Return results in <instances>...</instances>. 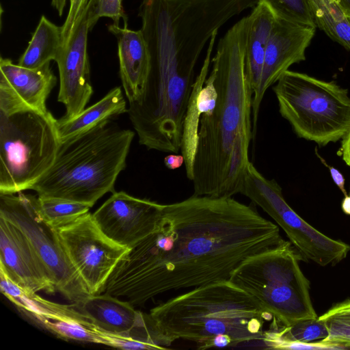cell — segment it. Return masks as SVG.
<instances>
[{
	"label": "cell",
	"mask_w": 350,
	"mask_h": 350,
	"mask_svg": "<svg viewBox=\"0 0 350 350\" xmlns=\"http://www.w3.org/2000/svg\"><path fill=\"white\" fill-rule=\"evenodd\" d=\"M319 319L328 331L327 336L319 342L329 349L350 347V299L335 304Z\"/></svg>",
	"instance_id": "cell-26"
},
{
	"label": "cell",
	"mask_w": 350,
	"mask_h": 350,
	"mask_svg": "<svg viewBox=\"0 0 350 350\" xmlns=\"http://www.w3.org/2000/svg\"><path fill=\"white\" fill-rule=\"evenodd\" d=\"M134 136L108 120L60 141L53 165L29 189L39 197L93 206L105 194L114 192Z\"/></svg>",
	"instance_id": "cell-5"
},
{
	"label": "cell",
	"mask_w": 350,
	"mask_h": 350,
	"mask_svg": "<svg viewBox=\"0 0 350 350\" xmlns=\"http://www.w3.org/2000/svg\"><path fill=\"white\" fill-rule=\"evenodd\" d=\"M36 322L64 339L105 345V331L98 328L92 322L50 319H42Z\"/></svg>",
	"instance_id": "cell-27"
},
{
	"label": "cell",
	"mask_w": 350,
	"mask_h": 350,
	"mask_svg": "<svg viewBox=\"0 0 350 350\" xmlns=\"http://www.w3.org/2000/svg\"><path fill=\"white\" fill-rule=\"evenodd\" d=\"M301 256L288 241L242 262L229 281L250 295L273 319L284 325L318 317Z\"/></svg>",
	"instance_id": "cell-6"
},
{
	"label": "cell",
	"mask_w": 350,
	"mask_h": 350,
	"mask_svg": "<svg viewBox=\"0 0 350 350\" xmlns=\"http://www.w3.org/2000/svg\"><path fill=\"white\" fill-rule=\"evenodd\" d=\"M261 1L269 7L275 16L294 23L316 27L308 0Z\"/></svg>",
	"instance_id": "cell-29"
},
{
	"label": "cell",
	"mask_w": 350,
	"mask_h": 350,
	"mask_svg": "<svg viewBox=\"0 0 350 350\" xmlns=\"http://www.w3.org/2000/svg\"><path fill=\"white\" fill-rule=\"evenodd\" d=\"M241 194L267 213L286 233L303 260L323 267L346 258L350 245L324 234L301 218L286 202L280 185L267 179L250 162Z\"/></svg>",
	"instance_id": "cell-9"
},
{
	"label": "cell",
	"mask_w": 350,
	"mask_h": 350,
	"mask_svg": "<svg viewBox=\"0 0 350 350\" xmlns=\"http://www.w3.org/2000/svg\"><path fill=\"white\" fill-rule=\"evenodd\" d=\"M284 241L253 203L192 195L163 204L157 229L123 256L103 293L142 305L172 290L229 281L245 260Z\"/></svg>",
	"instance_id": "cell-1"
},
{
	"label": "cell",
	"mask_w": 350,
	"mask_h": 350,
	"mask_svg": "<svg viewBox=\"0 0 350 350\" xmlns=\"http://www.w3.org/2000/svg\"><path fill=\"white\" fill-rule=\"evenodd\" d=\"M89 26L91 30L101 17L110 18L113 25L119 26L122 18L124 27H127V16L122 7V0H90Z\"/></svg>",
	"instance_id": "cell-30"
},
{
	"label": "cell",
	"mask_w": 350,
	"mask_h": 350,
	"mask_svg": "<svg viewBox=\"0 0 350 350\" xmlns=\"http://www.w3.org/2000/svg\"><path fill=\"white\" fill-rule=\"evenodd\" d=\"M350 21V0H335Z\"/></svg>",
	"instance_id": "cell-35"
},
{
	"label": "cell",
	"mask_w": 350,
	"mask_h": 350,
	"mask_svg": "<svg viewBox=\"0 0 350 350\" xmlns=\"http://www.w3.org/2000/svg\"><path fill=\"white\" fill-rule=\"evenodd\" d=\"M63 46L62 27L42 15L31 39L18 64L27 68H38L55 61Z\"/></svg>",
	"instance_id": "cell-24"
},
{
	"label": "cell",
	"mask_w": 350,
	"mask_h": 350,
	"mask_svg": "<svg viewBox=\"0 0 350 350\" xmlns=\"http://www.w3.org/2000/svg\"><path fill=\"white\" fill-rule=\"evenodd\" d=\"M273 90L280 115L300 138L324 146L342 139L350 129V96L334 81L288 70Z\"/></svg>",
	"instance_id": "cell-7"
},
{
	"label": "cell",
	"mask_w": 350,
	"mask_h": 350,
	"mask_svg": "<svg viewBox=\"0 0 350 350\" xmlns=\"http://www.w3.org/2000/svg\"><path fill=\"white\" fill-rule=\"evenodd\" d=\"M349 195H350V192H349ZM349 215H350V214H349Z\"/></svg>",
	"instance_id": "cell-36"
},
{
	"label": "cell",
	"mask_w": 350,
	"mask_h": 350,
	"mask_svg": "<svg viewBox=\"0 0 350 350\" xmlns=\"http://www.w3.org/2000/svg\"><path fill=\"white\" fill-rule=\"evenodd\" d=\"M74 307L98 328L131 337L148 346L161 349L163 337L150 314L136 310L129 301L107 293L89 295Z\"/></svg>",
	"instance_id": "cell-13"
},
{
	"label": "cell",
	"mask_w": 350,
	"mask_h": 350,
	"mask_svg": "<svg viewBox=\"0 0 350 350\" xmlns=\"http://www.w3.org/2000/svg\"><path fill=\"white\" fill-rule=\"evenodd\" d=\"M157 327L174 341L195 342L199 349L228 336L232 347L260 344L264 324L273 317L247 293L230 281L195 287L168 299L150 311Z\"/></svg>",
	"instance_id": "cell-4"
},
{
	"label": "cell",
	"mask_w": 350,
	"mask_h": 350,
	"mask_svg": "<svg viewBox=\"0 0 350 350\" xmlns=\"http://www.w3.org/2000/svg\"><path fill=\"white\" fill-rule=\"evenodd\" d=\"M249 15L219 40L212 60L217 97L201 116L193 164V194L232 197L240 193L250 163L253 89L245 70Z\"/></svg>",
	"instance_id": "cell-2"
},
{
	"label": "cell",
	"mask_w": 350,
	"mask_h": 350,
	"mask_svg": "<svg viewBox=\"0 0 350 350\" xmlns=\"http://www.w3.org/2000/svg\"><path fill=\"white\" fill-rule=\"evenodd\" d=\"M17 193H0V217L25 234L46 267L56 291L72 303L81 301L90 294L68 259L55 228L42 216L38 197Z\"/></svg>",
	"instance_id": "cell-10"
},
{
	"label": "cell",
	"mask_w": 350,
	"mask_h": 350,
	"mask_svg": "<svg viewBox=\"0 0 350 350\" xmlns=\"http://www.w3.org/2000/svg\"><path fill=\"white\" fill-rule=\"evenodd\" d=\"M217 32H214L209 40L205 59L193 83L183 123L180 150L185 159L187 177L190 180L193 179V164L200 118L203 113L213 109L217 97L213 77L208 75L207 77Z\"/></svg>",
	"instance_id": "cell-18"
},
{
	"label": "cell",
	"mask_w": 350,
	"mask_h": 350,
	"mask_svg": "<svg viewBox=\"0 0 350 350\" xmlns=\"http://www.w3.org/2000/svg\"><path fill=\"white\" fill-rule=\"evenodd\" d=\"M50 63L38 68H27L0 59V113L22 111H46V101L56 84Z\"/></svg>",
	"instance_id": "cell-17"
},
{
	"label": "cell",
	"mask_w": 350,
	"mask_h": 350,
	"mask_svg": "<svg viewBox=\"0 0 350 350\" xmlns=\"http://www.w3.org/2000/svg\"><path fill=\"white\" fill-rule=\"evenodd\" d=\"M0 273L27 291H56L52 278L25 234L0 217Z\"/></svg>",
	"instance_id": "cell-16"
},
{
	"label": "cell",
	"mask_w": 350,
	"mask_h": 350,
	"mask_svg": "<svg viewBox=\"0 0 350 350\" xmlns=\"http://www.w3.org/2000/svg\"><path fill=\"white\" fill-rule=\"evenodd\" d=\"M89 1L90 0H69L67 16L62 26L63 44L66 43L72 34ZM66 4V0L52 1V5L56 8L59 16L62 15Z\"/></svg>",
	"instance_id": "cell-31"
},
{
	"label": "cell",
	"mask_w": 350,
	"mask_h": 350,
	"mask_svg": "<svg viewBox=\"0 0 350 350\" xmlns=\"http://www.w3.org/2000/svg\"><path fill=\"white\" fill-rule=\"evenodd\" d=\"M269 330L264 332L263 349H329L319 342L328 335L324 322L319 319H306L284 325L272 319Z\"/></svg>",
	"instance_id": "cell-20"
},
{
	"label": "cell",
	"mask_w": 350,
	"mask_h": 350,
	"mask_svg": "<svg viewBox=\"0 0 350 350\" xmlns=\"http://www.w3.org/2000/svg\"><path fill=\"white\" fill-rule=\"evenodd\" d=\"M340 153L343 161L350 167V129L342 139Z\"/></svg>",
	"instance_id": "cell-34"
},
{
	"label": "cell",
	"mask_w": 350,
	"mask_h": 350,
	"mask_svg": "<svg viewBox=\"0 0 350 350\" xmlns=\"http://www.w3.org/2000/svg\"><path fill=\"white\" fill-rule=\"evenodd\" d=\"M315 154L317 157L319 159L321 162L326 166L327 169L329 170V173L332 177V179L336 184V185L339 188V189L341 191V192L343 193L345 196H348V193L345 189V180L343 176V175L341 174V172L338 170L336 168H335L333 166H331L330 165L327 164V163L325 161V160L319 154V153L317 152V148H315Z\"/></svg>",
	"instance_id": "cell-32"
},
{
	"label": "cell",
	"mask_w": 350,
	"mask_h": 350,
	"mask_svg": "<svg viewBox=\"0 0 350 350\" xmlns=\"http://www.w3.org/2000/svg\"><path fill=\"white\" fill-rule=\"evenodd\" d=\"M316 27L299 25L275 16L266 48L259 87L253 94V133H256L260 105L267 89L295 63L306 60V50Z\"/></svg>",
	"instance_id": "cell-15"
},
{
	"label": "cell",
	"mask_w": 350,
	"mask_h": 350,
	"mask_svg": "<svg viewBox=\"0 0 350 350\" xmlns=\"http://www.w3.org/2000/svg\"><path fill=\"white\" fill-rule=\"evenodd\" d=\"M40 212L51 226L68 225L89 213L88 204L55 198L38 196Z\"/></svg>",
	"instance_id": "cell-28"
},
{
	"label": "cell",
	"mask_w": 350,
	"mask_h": 350,
	"mask_svg": "<svg viewBox=\"0 0 350 350\" xmlns=\"http://www.w3.org/2000/svg\"><path fill=\"white\" fill-rule=\"evenodd\" d=\"M259 0H143L139 16L149 53L143 98L168 112L185 109L200 55L214 32Z\"/></svg>",
	"instance_id": "cell-3"
},
{
	"label": "cell",
	"mask_w": 350,
	"mask_h": 350,
	"mask_svg": "<svg viewBox=\"0 0 350 350\" xmlns=\"http://www.w3.org/2000/svg\"><path fill=\"white\" fill-rule=\"evenodd\" d=\"M127 110L121 88H114L103 98L85 108L77 116L70 119H57L56 126L59 140L85 132L115 116L127 112Z\"/></svg>",
	"instance_id": "cell-23"
},
{
	"label": "cell",
	"mask_w": 350,
	"mask_h": 350,
	"mask_svg": "<svg viewBox=\"0 0 350 350\" xmlns=\"http://www.w3.org/2000/svg\"><path fill=\"white\" fill-rule=\"evenodd\" d=\"M89 3L68 40L63 44L55 60L59 77L57 100L64 104L66 113L62 118L70 119L86 107L93 90L90 81L88 56Z\"/></svg>",
	"instance_id": "cell-14"
},
{
	"label": "cell",
	"mask_w": 350,
	"mask_h": 350,
	"mask_svg": "<svg viewBox=\"0 0 350 350\" xmlns=\"http://www.w3.org/2000/svg\"><path fill=\"white\" fill-rule=\"evenodd\" d=\"M163 206L124 191L113 192L92 216L109 239L130 249L157 229Z\"/></svg>",
	"instance_id": "cell-12"
},
{
	"label": "cell",
	"mask_w": 350,
	"mask_h": 350,
	"mask_svg": "<svg viewBox=\"0 0 350 350\" xmlns=\"http://www.w3.org/2000/svg\"><path fill=\"white\" fill-rule=\"evenodd\" d=\"M108 30L118 42L120 75L129 103L142 96L149 69V53L141 29L131 30L113 24Z\"/></svg>",
	"instance_id": "cell-19"
},
{
	"label": "cell",
	"mask_w": 350,
	"mask_h": 350,
	"mask_svg": "<svg viewBox=\"0 0 350 350\" xmlns=\"http://www.w3.org/2000/svg\"><path fill=\"white\" fill-rule=\"evenodd\" d=\"M316 27L350 51V21L335 0H308Z\"/></svg>",
	"instance_id": "cell-25"
},
{
	"label": "cell",
	"mask_w": 350,
	"mask_h": 350,
	"mask_svg": "<svg viewBox=\"0 0 350 350\" xmlns=\"http://www.w3.org/2000/svg\"><path fill=\"white\" fill-rule=\"evenodd\" d=\"M49 111L0 113V193L29 189L51 167L60 143Z\"/></svg>",
	"instance_id": "cell-8"
},
{
	"label": "cell",
	"mask_w": 350,
	"mask_h": 350,
	"mask_svg": "<svg viewBox=\"0 0 350 350\" xmlns=\"http://www.w3.org/2000/svg\"><path fill=\"white\" fill-rule=\"evenodd\" d=\"M249 18L245 62L254 94L260 85L266 48L275 16L269 7L259 0L249 14Z\"/></svg>",
	"instance_id": "cell-21"
},
{
	"label": "cell",
	"mask_w": 350,
	"mask_h": 350,
	"mask_svg": "<svg viewBox=\"0 0 350 350\" xmlns=\"http://www.w3.org/2000/svg\"><path fill=\"white\" fill-rule=\"evenodd\" d=\"M185 159L182 154L172 153L164 159V164L170 170L179 168L184 163Z\"/></svg>",
	"instance_id": "cell-33"
},
{
	"label": "cell",
	"mask_w": 350,
	"mask_h": 350,
	"mask_svg": "<svg viewBox=\"0 0 350 350\" xmlns=\"http://www.w3.org/2000/svg\"><path fill=\"white\" fill-rule=\"evenodd\" d=\"M55 230L90 295L103 293L109 277L129 249L109 239L90 213Z\"/></svg>",
	"instance_id": "cell-11"
},
{
	"label": "cell",
	"mask_w": 350,
	"mask_h": 350,
	"mask_svg": "<svg viewBox=\"0 0 350 350\" xmlns=\"http://www.w3.org/2000/svg\"><path fill=\"white\" fill-rule=\"evenodd\" d=\"M1 292L17 308L34 321L42 319H73L91 322L73 306L52 302L38 295L37 293L25 291L0 273Z\"/></svg>",
	"instance_id": "cell-22"
}]
</instances>
